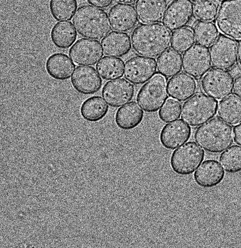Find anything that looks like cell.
I'll return each mask as SVG.
<instances>
[{
  "label": "cell",
  "mask_w": 241,
  "mask_h": 248,
  "mask_svg": "<svg viewBox=\"0 0 241 248\" xmlns=\"http://www.w3.org/2000/svg\"><path fill=\"white\" fill-rule=\"evenodd\" d=\"M218 114L220 119L228 124L235 125L241 123V99L230 95L218 105Z\"/></svg>",
  "instance_id": "obj_27"
},
{
  "label": "cell",
  "mask_w": 241,
  "mask_h": 248,
  "mask_svg": "<svg viewBox=\"0 0 241 248\" xmlns=\"http://www.w3.org/2000/svg\"><path fill=\"white\" fill-rule=\"evenodd\" d=\"M234 93L237 96L241 99V75L235 79L234 85Z\"/></svg>",
  "instance_id": "obj_36"
},
{
  "label": "cell",
  "mask_w": 241,
  "mask_h": 248,
  "mask_svg": "<svg viewBox=\"0 0 241 248\" xmlns=\"http://www.w3.org/2000/svg\"><path fill=\"white\" fill-rule=\"evenodd\" d=\"M205 157V152L198 144L190 141L179 146L173 153L170 166L179 176H189L195 172Z\"/></svg>",
  "instance_id": "obj_5"
},
{
  "label": "cell",
  "mask_w": 241,
  "mask_h": 248,
  "mask_svg": "<svg viewBox=\"0 0 241 248\" xmlns=\"http://www.w3.org/2000/svg\"><path fill=\"white\" fill-rule=\"evenodd\" d=\"M238 60L241 67V40L238 44Z\"/></svg>",
  "instance_id": "obj_39"
},
{
  "label": "cell",
  "mask_w": 241,
  "mask_h": 248,
  "mask_svg": "<svg viewBox=\"0 0 241 248\" xmlns=\"http://www.w3.org/2000/svg\"><path fill=\"white\" fill-rule=\"evenodd\" d=\"M211 62L209 50L207 47L194 45L183 55L184 71L195 78H201L210 70Z\"/></svg>",
  "instance_id": "obj_10"
},
{
  "label": "cell",
  "mask_w": 241,
  "mask_h": 248,
  "mask_svg": "<svg viewBox=\"0 0 241 248\" xmlns=\"http://www.w3.org/2000/svg\"><path fill=\"white\" fill-rule=\"evenodd\" d=\"M72 22L79 34L87 39L101 40L112 31L108 14L92 5L80 6Z\"/></svg>",
  "instance_id": "obj_3"
},
{
  "label": "cell",
  "mask_w": 241,
  "mask_h": 248,
  "mask_svg": "<svg viewBox=\"0 0 241 248\" xmlns=\"http://www.w3.org/2000/svg\"><path fill=\"white\" fill-rule=\"evenodd\" d=\"M104 54L110 57L121 58L128 54L132 48L129 35L126 32L112 31L101 40Z\"/></svg>",
  "instance_id": "obj_21"
},
{
  "label": "cell",
  "mask_w": 241,
  "mask_h": 248,
  "mask_svg": "<svg viewBox=\"0 0 241 248\" xmlns=\"http://www.w3.org/2000/svg\"><path fill=\"white\" fill-rule=\"evenodd\" d=\"M193 31L197 44L207 47L211 46L219 36L217 26L211 22H198L195 24Z\"/></svg>",
  "instance_id": "obj_29"
},
{
  "label": "cell",
  "mask_w": 241,
  "mask_h": 248,
  "mask_svg": "<svg viewBox=\"0 0 241 248\" xmlns=\"http://www.w3.org/2000/svg\"><path fill=\"white\" fill-rule=\"evenodd\" d=\"M135 93L132 83L124 79H117L106 83L101 92L102 96L110 107L120 108L131 101Z\"/></svg>",
  "instance_id": "obj_14"
},
{
  "label": "cell",
  "mask_w": 241,
  "mask_h": 248,
  "mask_svg": "<svg viewBox=\"0 0 241 248\" xmlns=\"http://www.w3.org/2000/svg\"><path fill=\"white\" fill-rule=\"evenodd\" d=\"M212 66L223 70H230L238 61V46L234 39L220 36L210 47Z\"/></svg>",
  "instance_id": "obj_9"
},
{
  "label": "cell",
  "mask_w": 241,
  "mask_h": 248,
  "mask_svg": "<svg viewBox=\"0 0 241 248\" xmlns=\"http://www.w3.org/2000/svg\"><path fill=\"white\" fill-rule=\"evenodd\" d=\"M216 26L224 35L241 40V0H227L219 7Z\"/></svg>",
  "instance_id": "obj_7"
},
{
  "label": "cell",
  "mask_w": 241,
  "mask_h": 248,
  "mask_svg": "<svg viewBox=\"0 0 241 248\" xmlns=\"http://www.w3.org/2000/svg\"><path fill=\"white\" fill-rule=\"evenodd\" d=\"M110 24L116 31L128 32L137 25L138 17L135 7L130 4L118 3L109 13Z\"/></svg>",
  "instance_id": "obj_17"
},
{
  "label": "cell",
  "mask_w": 241,
  "mask_h": 248,
  "mask_svg": "<svg viewBox=\"0 0 241 248\" xmlns=\"http://www.w3.org/2000/svg\"><path fill=\"white\" fill-rule=\"evenodd\" d=\"M191 1H193V2L197 3L200 1H203V0H191Z\"/></svg>",
  "instance_id": "obj_40"
},
{
  "label": "cell",
  "mask_w": 241,
  "mask_h": 248,
  "mask_svg": "<svg viewBox=\"0 0 241 248\" xmlns=\"http://www.w3.org/2000/svg\"><path fill=\"white\" fill-rule=\"evenodd\" d=\"M167 85L169 96L180 102L191 98L197 93L198 89L197 80L185 73L172 77Z\"/></svg>",
  "instance_id": "obj_18"
},
{
  "label": "cell",
  "mask_w": 241,
  "mask_h": 248,
  "mask_svg": "<svg viewBox=\"0 0 241 248\" xmlns=\"http://www.w3.org/2000/svg\"><path fill=\"white\" fill-rule=\"evenodd\" d=\"M77 0H50L49 9L56 21H70L77 11Z\"/></svg>",
  "instance_id": "obj_30"
},
{
  "label": "cell",
  "mask_w": 241,
  "mask_h": 248,
  "mask_svg": "<svg viewBox=\"0 0 241 248\" xmlns=\"http://www.w3.org/2000/svg\"><path fill=\"white\" fill-rule=\"evenodd\" d=\"M194 140L206 152L219 154L234 143V131L230 124L215 118L196 129Z\"/></svg>",
  "instance_id": "obj_2"
},
{
  "label": "cell",
  "mask_w": 241,
  "mask_h": 248,
  "mask_svg": "<svg viewBox=\"0 0 241 248\" xmlns=\"http://www.w3.org/2000/svg\"><path fill=\"white\" fill-rule=\"evenodd\" d=\"M91 5L99 9H107L113 3L114 0H87Z\"/></svg>",
  "instance_id": "obj_35"
},
{
  "label": "cell",
  "mask_w": 241,
  "mask_h": 248,
  "mask_svg": "<svg viewBox=\"0 0 241 248\" xmlns=\"http://www.w3.org/2000/svg\"><path fill=\"white\" fill-rule=\"evenodd\" d=\"M167 8V0H137L136 3L138 17L143 24L160 22Z\"/></svg>",
  "instance_id": "obj_20"
},
{
  "label": "cell",
  "mask_w": 241,
  "mask_h": 248,
  "mask_svg": "<svg viewBox=\"0 0 241 248\" xmlns=\"http://www.w3.org/2000/svg\"><path fill=\"white\" fill-rule=\"evenodd\" d=\"M225 173L218 161L208 160L200 165L194 174V181L204 188H211L223 181Z\"/></svg>",
  "instance_id": "obj_19"
},
{
  "label": "cell",
  "mask_w": 241,
  "mask_h": 248,
  "mask_svg": "<svg viewBox=\"0 0 241 248\" xmlns=\"http://www.w3.org/2000/svg\"><path fill=\"white\" fill-rule=\"evenodd\" d=\"M218 101L198 93L183 104L181 119L192 127H198L213 119L218 112Z\"/></svg>",
  "instance_id": "obj_4"
},
{
  "label": "cell",
  "mask_w": 241,
  "mask_h": 248,
  "mask_svg": "<svg viewBox=\"0 0 241 248\" xmlns=\"http://www.w3.org/2000/svg\"><path fill=\"white\" fill-rule=\"evenodd\" d=\"M234 138L235 143L241 146V123L234 127Z\"/></svg>",
  "instance_id": "obj_37"
},
{
  "label": "cell",
  "mask_w": 241,
  "mask_h": 248,
  "mask_svg": "<svg viewBox=\"0 0 241 248\" xmlns=\"http://www.w3.org/2000/svg\"><path fill=\"white\" fill-rule=\"evenodd\" d=\"M195 40L193 31L190 28H183L173 32L171 47L179 53H184L193 46Z\"/></svg>",
  "instance_id": "obj_32"
},
{
  "label": "cell",
  "mask_w": 241,
  "mask_h": 248,
  "mask_svg": "<svg viewBox=\"0 0 241 248\" xmlns=\"http://www.w3.org/2000/svg\"><path fill=\"white\" fill-rule=\"evenodd\" d=\"M116 1L120 3L132 4L135 3L137 0H116Z\"/></svg>",
  "instance_id": "obj_38"
},
{
  "label": "cell",
  "mask_w": 241,
  "mask_h": 248,
  "mask_svg": "<svg viewBox=\"0 0 241 248\" xmlns=\"http://www.w3.org/2000/svg\"><path fill=\"white\" fill-rule=\"evenodd\" d=\"M220 163L226 172L236 173L241 171V146L233 145L220 156Z\"/></svg>",
  "instance_id": "obj_31"
},
{
  "label": "cell",
  "mask_w": 241,
  "mask_h": 248,
  "mask_svg": "<svg viewBox=\"0 0 241 248\" xmlns=\"http://www.w3.org/2000/svg\"><path fill=\"white\" fill-rule=\"evenodd\" d=\"M157 72V62L155 59L135 56L126 62L124 77L130 83L138 85L148 82Z\"/></svg>",
  "instance_id": "obj_11"
},
{
  "label": "cell",
  "mask_w": 241,
  "mask_h": 248,
  "mask_svg": "<svg viewBox=\"0 0 241 248\" xmlns=\"http://www.w3.org/2000/svg\"><path fill=\"white\" fill-rule=\"evenodd\" d=\"M171 38L170 31L164 24H142L132 32V46L139 55L157 58L170 47Z\"/></svg>",
  "instance_id": "obj_1"
},
{
  "label": "cell",
  "mask_w": 241,
  "mask_h": 248,
  "mask_svg": "<svg viewBox=\"0 0 241 248\" xmlns=\"http://www.w3.org/2000/svg\"><path fill=\"white\" fill-rule=\"evenodd\" d=\"M181 111V104L175 99L169 98L159 111V117L164 123H169L179 119Z\"/></svg>",
  "instance_id": "obj_34"
},
{
  "label": "cell",
  "mask_w": 241,
  "mask_h": 248,
  "mask_svg": "<svg viewBox=\"0 0 241 248\" xmlns=\"http://www.w3.org/2000/svg\"><path fill=\"white\" fill-rule=\"evenodd\" d=\"M71 84L76 92L88 95L95 94L100 90L103 80L95 68L83 66L76 68Z\"/></svg>",
  "instance_id": "obj_15"
},
{
  "label": "cell",
  "mask_w": 241,
  "mask_h": 248,
  "mask_svg": "<svg viewBox=\"0 0 241 248\" xmlns=\"http://www.w3.org/2000/svg\"><path fill=\"white\" fill-rule=\"evenodd\" d=\"M168 99V92L165 77L154 76L139 91L137 101L145 112H156Z\"/></svg>",
  "instance_id": "obj_6"
},
{
  "label": "cell",
  "mask_w": 241,
  "mask_h": 248,
  "mask_svg": "<svg viewBox=\"0 0 241 248\" xmlns=\"http://www.w3.org/2000/svg\"><path fill=\"white\" fill-rule=\"evenodd\" d=\"M219 5L215 0H203L194 6V15L201 21L211 22L217 17Z\"/></svg>",
  "instance_id": "obj_33"
},
{
  "label": "cell",
  "mask_w": 241,
  "mask_h": 248,
  "mask_svg": "<svg viewBox=\"0 0 241 248\" xmlns=\"http://www.w3.org/2000/svg\"><path fill=\"white\" fill-rule=\"evenodd\" d=\"M101 46L97 40L80 39L71 47L69 55L73 62L80 66H95L104 54Z\"/></svg>",
  "instance_id": "obj_12"
},
{
  "label": "cell",
  "mask_w": 241,
  "mask_h": 248,
  "mask_svg": "<svg viewBox=\"0 0 241 248\" xmlns=\"http://www.w3.org/2000/svg\"><path fill=\"white\" fill-rule=\"evenodd\" d=\"M201 84L207 95L216 100H222L232 94L234 79L226 70L213 68L203 77Z\"/></svg>",
  "instance_id": "obj_8"
},
{
  "label": "cell",
  "mask_w": 241,
  "mask_h": 248,
  "mask_svg": "<svg viewBox=\"0 0 241 248\" xmlns=\"http://www.w3.org/2000/svg\"><path fill=\"white\" fill-rule=\"evenodd\" d=\"M109 106L101 96H95L85 100L81 104L80 113L85 121L96 123L107 115Z\"/></svg>",
  "instance_id": "obj_26"
},
{
  "label": "cell",
  "mask_w": 241,
  "mask_h": 248,
  "mask_svg": "<svg viewBox=\"0 0 241 248\" xmlns=\"http://www.w3.org/2000/svg\"><path fill=\"white\" fill-rule=\"evenodd\" d=\"M50 37L52 43L56 47L67 49L75 43L77 32L71 22H60L52 27Z\"/></svg>",
  "instance_id": "obj_24"
},
{
  "label": "cell",
  "mask_w": 241,
  "mask_h": 248,
  "mask_svg": "<svg viewBox=\"0 0 241 248\" xmlns=\"http://www.w3.org/2000/svg\"><path fill=\"white\" fill-rule=\"evenodd\" d=\"M157 63L158 73L166 78H172L182 70V55L173 49L167 50L159 56Z\"/></svg>",
  "instance_id": "obj_25"
},
{
  "label": "cell",
  "mask_w": 241,
  "mask_h": 248,
  "mask_svg": "<svg viewBox=\"0 0 241 248\" xmlns=\"http://www.w3.org/2000/svg\"><path fill=\"white\" fill-rule=\"evenodd\" d=\"M194 15V5L191 0H174L167 7L162 23L171 31L186 27Z\"/></svg>",
  "instance_id": "obj_13"
},
{
  "label": "cell",
  "mask_w": 241,
  "mask_h": 248,
  "mask_svg": "<svg viewBox=\"0 0 241 248\" xmlns=\"http://www.w3.org/2000/svg\"><path fill=\"white\" fill-rule=\"evenodd\" d=\"M96 69L102 79L115 80L124 76L125 62L115 57L105 56L97 63Z\"/></svg>",
  "instance_id": "obj_28"
},
{
  "label": "cell",
  "mask_w": 241,
  "mask_h": 248,
  "mask_svg": "<svg viewBox=\"0 0 241 248\" xmlns=\"http://www.w3.org/2000/svg\"><path fill=\"white\" fill-rule=\"evenodd\" d=\"M144 116V111L140 106L132 101L118 109L115 114V123L118 128L129 131L137 127Z\"/></svg>",
  "instance_id": "obj_23"
},
{
  "label": "cell",
  "mask_w": 241,
  "mask_h": 248,
  "mask_svg": "<svg viewBox=\"0 0 241 248\" xmlns=\"http://www.w3.org/2000/svg\"><path fill=\"white\" fill-rule=\"evenodd\" d=\"M46 68L48 74L52 78L64 81L71 78L76 65L66 54L55 53L48 58Z\"/></svg>",
  "instance_id": "obj_22"
},
{
  "label": "cell",
  "mask_w": 241,
  "mask_h": 248,
  "mask_svg": "<svg viewBox=\"0 0 241 248\" xmlns=\"http://www.w3.org/2000/svg\"><path fill=\"white\" fill-rule=\"evenodd\" d=\"M190 125L182 120L166 124L160 134V141L166 149L175 150L190 140L191 136Z\"/></svg>",
  "instance_id": "obj_16"
}]
</instances>
